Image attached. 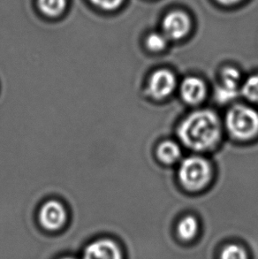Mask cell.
<instances>
[{
	"mask_svg": "<svg viewBox=\"0 0 258 259\" xmlns=\"http://www.w3.org/2000/svg\"><path fill=\"white\" fill-rule=\"evenodd\" d=\"M177 86L175 74L167 69H159L150 75L147 84L148 94L157 100L170 97Z\"/></svg>",
	"mask_w": 258,
	"mask_h": 259,
	"instance_id": "obj_5",
	"label": "cell"
},
{
	"mask_svg": "<svg viewBox=\"0 0 258 259\" xmlns=\"http://www.w3.org/2000/svg\"><path fill=\"white\" fill-rule=\"evenodd\" d=\"M216 1L223 6H234L240 3L242 0H216Z\"/></svg>",
	"mask_w": 258,
	"mask_h": 259,
	"instance_id": "obj_17",
	"label": "cell"
},
{
	"mask_svg": "<svg viewBox=\"0 0 258 259\" xmlns=\"http://www.w3.org/2000/svg\"><path fill=\"white\" fill-rule=\"evenodd\" d=\"M38 6L42 13L54 17L63 13L66 8V0H38Z\"/></svg>",
	"mask_w": 258,
	"mask_h": 259,
	"instance_id": "obj_12",
	"label": "cell"
},
{
	"mask_svg": "<svg viewBox=\"0 0 258 259\" xmlns=\"http://www.w3.org/2000/svg\"><path fill=\"white\" fill-rule=\"evenodd\" d=\"M167 41L168 39L163 33L153 32L147 36L145 44L147 48L150 50V52L159 53L165 49V47L167 46Z\"/></svg>",
	"mask_w": 258,
	"mask_h": 259,
	"instance_id": "obj_15",
	"label": "cell"
},
{
	"mask_svg": "<svg viewBox=\"0 0 258 259\" xmlns=\"http://www.w3.org/2000/svg\"><path fill=\"white\" fill-rule=\"evenodd\" d=\"M37 219L41 228L46 231H60L67 222L68 212L60 200L49 199L39 208Z\"/></svg>",
	"mask_w": 258,
	"mask_h": 259,
	"instance_id": "obj_4",
	"label": "cell"
},
{
	"mask_svg": "<svg viewBox=\"0 0 258 259\" xmlns=\"http://www.w3.org/2000/svg\"><path fill=\"white\" fill-rule=\"evenodd\" d=\"M240 71L232 67L224 68L221 73V84L216 89L215 97L220 103H228L237 97L241 87Z\"/></svg>",
	"mask_w": 258,
	"mask_h": 259,
	"instance_id": "obj_8",
	"label": "cell"
},
{
	"mask_svg": "<svg viewBox=\"0 0 258 259\" xmlns=\"http://www.w3.org/2000/svg\"><path fill=\"white\" fill-rule=\"evenodd\" d=\"M180 93L183 101L191 105H199L202 103L206 94L207 88L202 79L190 76L184 79L180 87Z\"/></svg>",
	"mask_w": 258,
	"mask_h": 259,
	"instance_id": "obj_9",
	"label": "cell"
},
{
	"mask_svg": "<svg viewBox=\"0 0 258 259\" xmlns=\"http://www.w3.org/2000/svg\"><path fill=\"white\" fill-rule=\"evenodd\" d=\"M241 93L248 101L258 104V74L249 76L242 83Z\"/></svg>",
	"mask_w": 258,
	"mask_h": 259,
	"instance_id": "obj_13",
	"label": "cell"
},
{
	"mask_svg": "<svg viewBox=\"0 0 258 259\" xmlns=\"http://www.w3.org/2000/svg\"><path fill=\"white\" fill-rule=\"evenodd\" d=\"M82 259H124L119 244L109 238L90 242L83 249Z\"/></svg>",
	"mask_w": 258,
	"mask_h": 259,
	"instance_id": "obj_7",
	"label": "cell"
},
{
	"mask_svg": "<svg viewBox=\"0 0 258 259\" xmlns=\"http://www.w3.org/2000/svg\"><path fill=\"white\" fill-rule=\"evenodd\" d=\"M95 6L105 10H114L123 3L124 0H91Z\"/></svg>",
	"mask_w": 258,
	"mask_h": 259,
	"instance_id": "obj_16",
	"label": "cell"
},
{
	"mask_svg": "<svg viewBox=\"0 0 258 259\" xmlns=\"http://www.w3.org/2000/svg\"><path fill=\"white\" fill-rule=\"evenodd\" d=\"M225 123L235 139L249 140L258 134V112L248 105H234L227 112Z\"/></svg>",
	"mask_w": 258,
	"mask_h": 259,
	"instance_id": "obj_2",
	"label": "cell"
},
{
	"mask_svg": "<svg viewBox=\"0 0 258 259\" xmlns=\"http://www.w3.org/2000/svg\"><path fill=\"white\" fill-rule=\"evenodd\" d=\"M198 231V221L192 215H188L182 218V220L179 221L176 228V233L179 238L184 242L193 241L197 236Z\"/></svg>",
	"mask_w": 258,
	"mask_h": 259,
	"instance_id": "obj_11",
	"label": "cell"
},
{
	"mask_svg": "<svg viewBox=\"0 0 258 259\" xmlns=\"http://www.w3.org/2000/svg\"><path fill=\"white\" fill-rule=\"evenodd\" d=\"M157 155L164 165H173L182 158V149L174 141H164L158 145Z\"/></svg>",
	"mask_w": 258,
	"mask_h": 259,
	"instance_id": "obj_10",
	"label": "cell"
},
{
	"mask_svg": "<svg viewBox=\"0 0 258 259\" xmlns=\"http://www.w3.org/2000/svg\"><path fill=\"white\" fill-rule=\"evenodd\" d=\"M220 259H248L247 250L236 243H229L224 247Z\"/></svg>",
	"mask_w": 258,
	"mask_h": 259,
	"instance_id": "obj_14",
	"label": "cell"
},
{
	"mask_svg": "<svg viewBox=\"0 0 258 259\" xmlns=\"http://www.w3.org/2000/svg\"><path fill=\"white\" fill-rule=\"evenodd\" d=\"M211 165L206 158L191 156L185 158L179 167V180L189 191L203 189L211 180Z\"/></svg>",
	"mask_w": 258,
	"mask_h": 259,
	"instance_id": "obj_3",
	"label": "cell"
},
{
	"mask_svg": "<svg viewBox=\"0 0 258 259\" xmlns=\"http://www.w3.org/2000/svg\"><path fill=\"white\" fill-rule=\"evenodd\" d=\"M59 259H77L75 256H63L62 257H60Z\"/></svg>",
	"mask_w": 258,
	"mask_h": 259,
	"instance_id": "obj_18",
	"label": "cell"
},
{
	"mask_svg": "<svg viewBox=\"0 0 258 259\" xmlns=\"http://www.w3.org/2000/svg\"><path fill=\"white\" fill-rule=\"evenodd\" d=\"M191 21L189 15L182 11H173L162 21V29L168 40H181L189 34Z\"/></svg>",
	"mask_w": 258,
	"mask_h": 259,
	"instance_id": "obj_6",
	"label": "cell"
},
{
	"mask_svg": "<svg viewBox=\"0 0 258 259\" xmlns=\"http://www.w3.org/2000/svg\"><path fill=\"white\" fill-rule=\"evenodd\" d=\"M222 135L219 116L210 110L195 111L182 120L178 128L180 140L195 151H207L217 146Z\"/></svg>",
	"mask_w": 258,
	"mask_h": 259,
	"instance_id": "obj_1",
	"label": "cell"
}]
</instances>
